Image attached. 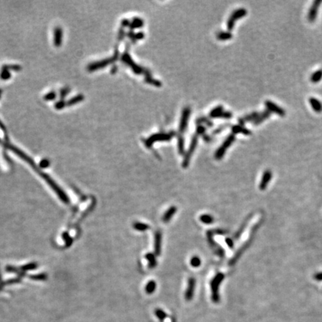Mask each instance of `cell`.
<instances>
[{"mask_svg":"<svg viewBox=\"0 0 322 322\" xmlns=\"http://www.w3.org/2000/svg\"><path fill=\"white\" fill-rule=\"evenodd\" d=\"M5 146H6L8 149L12 151V152H14V154H16L18 157H20L21 159H23L24 161H25L26 163H29V165H31V166L32 167V168L34 169V170L36 171V172H38L40 176L43 177V179L45 180L48 184H49V185L51 187L52 189L56 193V194L58 195L59 198H60L61 200L63 201V202L65 203H67L69 202L68 197L66 196V195L65 194L64 192H63L62 189H61L56 184H55V182L54 181V180L52 179V178H50L49 175H46L45 173L40 171V169H39L36 165H35L34 161H33V160L31 159V157H29V156H28L26 154L24 153L23 152H22L20 148H16V146H13V145H11V144L6 143V144H5Z\"/></svg>","mask_w":322,"mask_h":322,"instance_id":"obj_1","label":"cell"},{"mask_svg":"<svg viewBox=\"0 0 322 322\" xmlns=\"http://www.w3.org/2000/svg\"><path fill=\"white\" fill-rule=\"evenodd\" d=\"M224 275L222 273H218L215 277H213L210 283V286H211V292H212V301L214 303H218L220 301V296L219 294V286L221 283L224 280Z\"/></svg>","mask_w":322,"mask_h":322,"instance_id":"obj_2","label":"cell"},{"mask_svg":"<svg viewBox=\"0 0 322 322\" xmlns=\"http://www.w3.org/2000/svg\"><path fill=\"white\" fill-rule=\"evenodd\" d=\"M247 14V11L244 8H239L238 10H236L233 13L231 16L230 17V19L228 20V27L229 29H232L234 26V23L236 20L240 19L243 16H245Z\"/></svg>","mask_w":322,"mask_h":322,"instance_id":"obj_3","label":"cell"},{"mask_svg":"<svg viewBox=\"0 0 322 322\" xmlns=\"http://www.w3.org/2000/svg\"><path fill=\"white\" fill-rule=\"evenodd\" d=\"M321 4V1H319V0H315V1L313 2L312 6L310 7V10H309L308 15H307V18H308L309 22L313 23L315 20H316L318 16V9H319V6Z\"/></svg>","mask_w":322,"mask_h":322,"instance_id":"obj_4","label":"cell"},{"mask_svg":"<svg viewBox=\"0 0 322 322\" xmlns=\"http://www.w3.org/2000/svg\"><path fill=\"white\" fill-rule=\"evenodd\" d=\"M265 107H267L268 111H269L271 113H274L275 114L278 115L280 116H284L286 115V112L282 107H280V106L276 105L275 103H274L271 101H265Z\"/></svg>","mask_w":322,"mask_h":322,"instance_id":"obj_5","label":"cell"},{"mask_svg":"<svg viewBox=\"0 0 322 322\" xmlns=\"http://www.w3.org/2000/svg\"><path fill=\"white\" fill-rule=\"evenodd\" d=\"M234 139H235V136L234 134H230L228 138H227L225 142L224 143V144H223V146L218 150L217 153L215 154V157H216L217 159H221V158L224 156L225 151H226L227 148L232 144L233 142L234 141Z\"/></svg>","mask_w":322,"mask_h":322,"instance_id":"obj_6","label":"cell"},{"mask_svg":"<svg viewBox=\"0 0 322 322\" xmlns=\"http://www.w3.org/2000/svg\"><path fill=\"white\" fill-rule=\"evenodd\" d=\"M271 178H272V172H271V170L268 169V170H265L263 172L261 181L260 183V189L261 190H264V189H266V187H268V184L271 181Z\"/></svg>","mask_w":322,"mask_h":322,"instance_id":"obj_7","label":"cell"},{"mask_svg":"<svg viewBox=\"0 0 322 322\" xmlns=\"http://www.w3.org/2000/svg\"><path fill=\"white\" fill-rule=\"evenodd\" d=\"M195 280L194 278H189V281H188V286L187 290H186L185 293V299L187 301H189L193 299V295H194V291H195Z\"/></svg>","mask_w":322,"mask_h":322,"instance_id":"obj_8","label":"cell"},{"mask_svg":"<svg viewBox=\"0 0 322 322\" xmlns=\"http://www.w3.org/2000/svg\"><path fill=\"white\" fill-rule=\"evenodd\" d=\"M54 45L56 47H60L63 42V30L61 27H56L54 30Z\"/></svg>","mask_w":322,"mask_h":322,"instance_id":"obj_9","label":"cell"},{"mask_svg":"<svg viewBox=\"0 0 322 322\" xmlns=\"http://www.w3.org/2000/svg\"><path fill=\"white\" fill-rule=\"evenodd\" d=\"M162 234L161 231H157L154 234V251L156 254L160 255L161 253Z\"/></svg>","mask_w":322,"mask_h":322,"instance_id":"obj_10","label":"cell"},{"mask_svg":"<svg viewBox=\"0 0 322 322\" xmlns=\"http://www.w3.org/2000/svg\"><path fill=\"white\" fill-rule=\"evenodd\" d=\"M271 113L269 111H268L267 109L265 110V111H262V113H259L257 117L256 118V120L253 122V124H254V125H258L261 124L264 121L267 120V119H269V117L271 116Z\"/></svg>","mask_w":322,"mask_h":322,"instance_id":"obj_11","label":"cell"},{"mask_svg":"<svg viewBox=\"0 0 322 322\" xmlns=\"http://www.w3.org/2000/svg\"><path fill=\"white\" fill-rule=\"evenodd\" d=\"M309 102L314 111H315L316 113L322 112V104L318 98L311 97L309 98Z\"/></svg>","mask_w":322,"mask_h":322,"instance_id":"obj_12","label":"cell"},{"mask_svg":"<svg viewBox=\"0 0 322 322\" xmlns=\"http://www.w3.org/2000/svg\"><path fill=\"white\" fill-rule=\"evenodd\" d=\"M258 114V112H253L251 113H249V114L246 115V116L243 117V118L239 119V122L241 125H244L248 122H254V121L256 120V117H257Z\"/></svg>","mask_w":322,"mask_h":322,"instance_id":"obj_13","label":"cell"},{"mask_svg":"<svg viewBox=\"0 0 322 322\" xmlns=\"http://www.w3.org/2000/svg\"><path fill=\"white\" fill-rule=\"evenodd\" d=\"M176 210L177 208L175 206H171V207L164 213V215H163V221H164L165 223L169 222V221H170V219L172 218L173 215H175V213H176Z\"/></svg>","mask_w":322,"mask_h":322,"instance_id":"obj_14","label":"cell"},{"mask_svg":"<svg viewBox=\"0 0 322 322\" xmlns=\"http://www.w3.org/2000/svg\"><path fill=\"white\" fill-rule=\"evenodd\" d=\"M84 98V97L82 96V95H77V96H74V97H72V98H70V99H69L68 101H66V106H72V105H75V104H78L79 103V102H81L82 100Z\"/></svg>","mask_w":322,"mask_h":322,"instance_id":"obj_15","label":"cell"},{"mask_svg":"<svg viewBox=\"0 0 322 322\" xmlns=\"http://www.w3.org/2000/svg\"><path fill=\"white\" fill-rule=\"evenodd\" d=\"M232 130H233V132H234V133H241V134H245V135H249L251 134V131H249V130L247 129L246 128L243 127V126H241V125L234 126L232 128Z\"/></svg>","mask_w":322,"mask_h":322,"instance_id":"obj_16","label":"cell"},{"mask_svg":"<svg viewBox=\"0 0 322 322\" xmlns=\"http://www.w3.org/2000/svg\"><path fill=\"white\" fill-rule=\"evenodd\" d=\"M322 79V70H317L311 76L310 80L312 83H317Z\"/></svg>","mask_w":322,"mask_h":322,"instance_id":"obj_17","label":"cell"},{"mask_svg":"<svg viewBox=\"0 0 322 322\" xmlns=\"http://www.w3.org/2000/svg\"><path fill=\"white\" fill-rule=\"evenodd\" d=\"M154 313H155L157 318L161 321V322H163L166 318L168 317V315L163 310H161V309H157V310H155Z\"/></svg>","mask_w":322,"mask_h":322,"instance_id":"obj_18","label":"cell"},{"mask_svg":"<svg viewBox=\"0 0 322 322\" xmlns=\"http://www.w3.org/2000/svg\"><path fill=\"white\" fill-rule=\"evenodd\" d=\"M146 257L147 260H148V266H149L151 269L155 267L156 265H157V260H156L155 256L152 254H146Z\"/></svg>","mask_w":322,"mask_h":322,"instance_id":"obj_19","label":"cell"},{"mask_svg":"<svg viewBox=\"0 0 322 322\" xmlns=\"http://www.w3.org/2000/svg\"><path fill=\"white\" fill-rule=\"evenodd\" d=\"M2 69H4V70H13V71H15V72H19L20 71V70H22V66H20V65H16V64H5L3 65L2 66Z\"/></svg>","mask_w":322,"mask_h":322,"instance_id":"obj_20","label":"cell"},{"mask_svg":"<svg viewBox=\"0 0 322 322\" xmlns=\"http://www.w3.org/2000/svg\"><path fill=\"white\" fill-rule=\"evenodd\" d=\"M156 289V283L153 280H151L148 283L146 286V292L147 294H152Z\"/></svg>","mask_w":322,"mask_h":322,"instance_id":"obj_21","label":"cell"},{"mask_svg":"<svg viewBox=\"0 0 322 322\" xmlns=\"http://www.w3.org/2000/svg\"><path fill=\"white\" fill-rule=\"evenodd\" d=\"M11 77V73L9 70L1 69V72H0V79L3 80V81H7V80L10 79Z\"/></svg>","mask_w":322,"mask_h":322,"instance_id":"obj_22","label":"cell"},{"mask_svg":"<svg viewBox=\"0 0 322 322\" xmlns=\"http://www.w3.org/2000/svg\"><path fill=\"white\" fill-rule=\"evenodd\" d=\"M134 228L136 230H139V231H143V230H148V229H149L150 227L148 226V224H143V223L135 222L134 224Z\"/></svg>","mask_w":322,"mask_h":322,"instance_id":"obj_23","label":"cell"},{"mask_svg":"<svg viewBox=\"0 0 322 322\" xmlns=\"http://www.w3.org/2000/svg\"><path fill=\"white\" fill-rule=\"evenodd\" d=\"M56 98L57 93L55 91H51V92L48 93L43 96V99L46 100V101H54L55 99H56Z\"/></svg>","mask_w":322,"mask_h":322,"instance_id":"obj_24","label":"cell"},{"mask_svg":"<svg viewBox=\"0 0 322 322\" xmlns=\"http://www.w3.org/2000/svg\"><path fill=\"white\" fill-rule=\"evenodd\" d=\"M200 220L204 224H211L213 222V218L211 215L205 214V215H202L200 217Z\"/></svg>","mask_w":322,"mask_h":322,"instance_id":"obj_25","label":"cell"},{"mask_svg":"<svg viewBox=\"0 0 322 322\" xmlns=\"http://www.w3.org/2000/svg\"><path fill=\"white\" fill-rule=\"evenodd\" d=\"M66 106V102H65L64 100H62V99L59 100L58 102H57L55 104V107L56 110H62V109H64Z\"/></svg>","mask_w":322,"mask_h":322,"instance_id":"obj_26","label":"cell"},{"mask_svg":"<svg viewBox=\"0 0 322 322\" xmlns=\"http://www.w3.org/2000/svg\"><path fill=\"white\" fill-rule=\"evenodd\" d=\"M70 89L69 88V87H64V88H62L60 91V97L62 100H64L65 98H66V96H67L69 93H70Z\"/></svg>","mask_w":322,"mask_h":322,"instance_id":"obj_27","label":"cell"},{"mask_svg":"<svg viewBox=\"0 0 322 322\" xmlns=\"http://www.w3.org/2000/svg\"><path fill=\"white\" fill-rule=\"evenodd\" d=\"M190 264L193 267H198L201 265V260L198 256H193L190 260Z\"/></svg>","mask_w":322,"mask_h":322,"instance_id":"obj_28","label":"cell"},{"mask_svg":"<svg viewBox=\"0 0 322 322\" xmlns=\"http://www.w3.org/2000/svg\"><path fill=\"white\" fill-rule=\"evenodd\" d=\"M49 166V160L43 159V160H42L41 161H40V166L41 167V168H46V167H48V166Z\"/></svg>","mask_w":322,"mask_h":322,"instance_id":"obj_29","label":"cell"},{"mask_svg":"<svg viewBox=\"0 0 322 322\" xmlns=\"http://www.w3.org/2000/svg\"><path fill=\"white\" fill-rule=\"evenodd\" d=\"M314 279L317 281H322V272H318L314 274Z\"/></svg>","mask_w":322,"mask_h":322,"instance_id":"obj_30","label":"cell"},{"mask_svg":"<svg viewBox=\"0 0 322 322\" xmlns=\"http://www.w3.org/2000/svg\"><path fill=\"white\" fill-rule=\"evenodd\" d=\"M225 242H226L227 245H228L229 247L232 248V247H234V242H233V240L231 239H230V238H227L226 240H225Z\"/></svg>","mask_w":322,"mask_h":322,"instance_id":"obj_31","label":"cell"},{"mask_svg":"<svg viewBox=\"0 0 322 322\" xmlns=\"http://www.w3.org/2000/svg\"><path fill=\"white\" fill-rule=\"evenodd\" d=\"M172 322H176V321H175V318L174 317H173V318H172Z\"/></svg>","mask_w":322,"mask_h":322,"instance_id":"obj_32","label":"cell"},{"mask_svg":"<svg viewBox=\"0 0 322 322\" xmlns=\"http://www.w3.org/2000/svg\"><path fill=\"white\" fill-rule=\"evenodd\" d=\"M2 93V89H0V98H1Z\"/></svg>","mask_w":322,"mask_h":322,"instance_id":"obj_33","label":"cell"}]
</instances>
